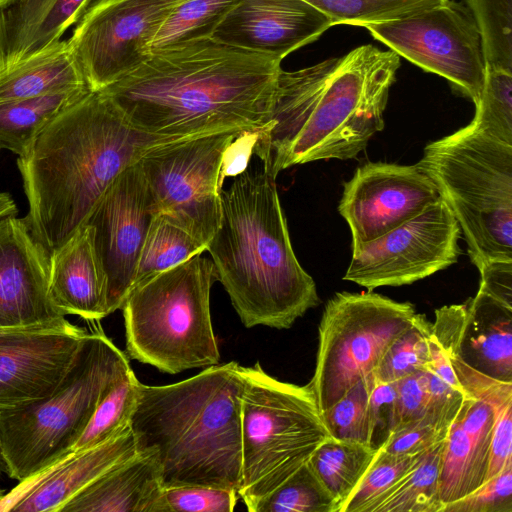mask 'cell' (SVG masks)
I'll return each instance as SVG.
<instances>
[{"mask_svg": "<svg viewBox=\"0 0 512 512\" xmlns=\"http://www.w3.org/2000/svg\"><path fill=\"white\" fill-rule=\"evenodd\" d=\"M281 61L211 38L191 40L150 50L137 69L101 91L146 133H257L271 115Z\"/></svg>", "mask_w": 512, "mask_h": 512, "instance_id": "cell-1", "label": "cell"}, {"mask_svg": "<svg viewBox=\"0 0 512 512\" xmlns=\"http://www.w3.org/2000/svg\"><path fill=\"white\" fill-rule=\"evenodd\" d=\"M179 139L136 128L102 91L56 115L17 160L29 205L23 220L47 257L85 224L124 169Z\"/></svg>", "mask_w": 512, "mask_h": 512, "instance_id": "cell-2", "label": "cell"}, {"mask_svg": "<svg viewBox=\"0 0 512 512\" xmlns=\"http://www.w3.org/2000/svg\"><path fill=\"white\" fill-rule=\"evenodd\" d=\"M400 56L372 44L280 72L269 120L252 154L273 177L294 165L356 157L384 128Z\"/></svg>", "mask_w": 512, "mask_h": 512, "instance_id": "cell-3", "label": "cell"}, {"mask_svg": "<svg viewBox=\"0 0 512 512\" xmlns=\"http://www.w3.org/2000/svg\"><path fill=\"white\" fill-rule=\"evenodd\" d=\"M275 179L262 165L236 174L220 191V224L206 248L246 328L288 329L320 302L292 248Z\"/></svg>", "mask_w": 512, "mask_h": 512, "instance_id": "cell-4", "label": "cell"}, {"mask_svg": "<svg viewBox=\"0 0 512 512\" xmlns=\"http://www.w3.org/2000/svg\"><path fill=\"white\" fill-rule=\"evenodd\" d=\"M240 366L219 363L173 384L140 383L129 426L138 452L156 458L164 487L206 485L238 491L244 385Z\"/></svg>", "mask_w": 512, "mask_h": 512, "instance_id": "cell-5", "label": "cell"}, {"mask_svg": "<svg viewBox=\"0 0 512 512\" xmlns=\"http://www.w3.org/2000/svg\"><path fill=\"white\" fill-rule=\"evenodd\" d=\"M87 322L91 330L55 390L0 416V455L11 479H29L70 454L98 404L131 368L99 321Z\"/></svg>", "mask_w": 512, "mask_h": 512, "instance_id": "cell-6", "label": "cell"}, {"mask_svg": "<svg viewBox=\"0 0 512 512\" xmlns=\"http://www.w3.org/2000/svg\"><path fill=\"white\" fill-rule=\"evenodd\" d=\"M417 165L451 210L477 268L512 260V145L470 123L427 144Z\"/></svg>", "mask_w": 512, "mask_h": 512, "instance_id": "cell-7", "label": "cell"}, {"mask_svg": "<svg viewBox=\"0 0 512 512\" xmlns=\"http://www.w3.org/2000/svg\"><path fill=\"white\" fill-rule=\"evenodd\" d=\"M214 281L212 261L200 254L134 287L121 307L128 355L170 374L219 364Z\"/></svg>", "mask_w": 512, "mask_h": 512, "instance_id": "cell-8", "label": "cell"}, {"mask_svg": "<svg viewBox=\"0 0 512 512\" xmlns=\"http://www.w3.org/2000/svg\"><path fill=\"white\" fill-rule=\"evenodd\" d=\"M241 481L248 511L304 465L329 436L309 385L282 382L260 363L240 366Z\"/></svg>", "mask_w": 512, "mask_h": 512, "instance_id": "cell-9", "label": "cell"}, {"mask_svg": "<svg viewBox=\"0 0 512 512\" xmlns=\"http://www.w3.org/2000/svg\"><path fill=\"white\" fill-rule=\"evenodd\" d=\"M420 315L409 302L371 291L336 293L323 310L315 371L308 383L320 415L376 373L389 347Z\"/></svg>", "mask_w": 512, "mask_h": 512, "instance_id": "cell-10", "label": "cell"}, {"mask_svg": "<svg viewBox=\"0 0 512 512\" xmlns=\"http://www.w3.org/2000/svg\"><path fill=\"white\" fill-rule=\"evenodd\" d=\"M241 134L179 139L153 147L138 161L159 213L206 247L220 224L225 160Z\"/></svg>", "mask_w": 512, "mask_h": 512, "instance_id": "cell-11", "label": "cell"}, {"mask_svg": "<svg viewBox=\"0 0 512 512\" xmlns=\"http://www.w3.org/2000/svg\"><path fill=\"white\" fill-rule=\"evenodd\" d=\"M365 28L400 57L444 77L474 104L478 102L486 66L479 29L463 3L445 0L410 16Z\"/></svg>", "mask_w": 512, "mask_h": 512, "instance_id": "cell-12", "label": "cell"}, {"mask_svg": "<svg viewBox=\"0 0 512 512\" xmlns=\"http://www.w3.org/2000/svg\"><path fill=\"white\" fill-rule=\"evenodd\" d=\"M182 0H96L67 40L91 91L145 62L162 22Z\"/></svg>", "mask_w": 512, "mask_h": 512, "instance_id": "cell-13", "label": "cell"}, {"mask_svg": "<svg viewBox=\"0 0 512 512\" xmlns=\"http://www.w3.org/2000/svg\"><path fill=\"white\" fill-rule=\"evenodd\" d=\"M460 227L439 197L421 213L372 241L352 245L344 280L369 291L426 278L457 262Z\"/></svg>", "mask_w": 512, "mask_h": 512, "instance_id": "cell-14", "label": "cell"}, {"mask_svg": "<svg viewBox=\"0 0 512 512\" xmlns=\"http://www.w3.org/2000/svg\"><path fill=\"white\" fill-rule=\"evenodd\" d=\"M158 213L136 162L116 177L85 222L105 281L108 315L121 309L132 289L147 232Z\"/></svg>", "mask_w": 512, "mask_h": 512, "instance_id": "cell-15", "label": "cell"}, {"mask_svg": "<svg viewBox=\"0 0 512 512\" xmlns=\"http://www.w3.org/2000/svg\"><path fill=\"white\" fill-rule=\"evenodd\" d=\"M86 334L87 330L67 318L48 326L0 330V416L51 394L71 367Z\"/></svg>", "mask_w": 512, "mask_h": 512, "instance_id": "cell-16", "label": "cell"}, {"mask_svg": "<svg viewBox=\"0 0 512 512\" xmlns=\"http://www.w3.org/2000/svg\"><path fill=\"white\" fill-rule=\"evenodd\" d=\"M440 197L417 165L368 162L344 184L338 211L352 245L366 243L412 219Z\"/></svg>", "mask_w": 512, "mask_h": 512, "instance_id": "cell-17", "label": "cell"}, {"mask_svg": "<svg viewBox=\"0 0 512 512\" xmlns=\"http://www.w3.org/2000/svg\"><path fill=\"white\" fill-rule=\"evenodd\" d=\"M49 258L23 218H0V330L62 322L48 294Z\"/></svg>", "mask_w": 512, "mask_h": 512, "instance_id": "cell-18", "label": "cell"}, {"mask_svg": "<svg viewBox=\"0 0 512 512\" xmlns=\"http://www.w3.org/2000/svg\"><path fill=\"white\" fill-rule=\"evenodd\" d=\"M332 26L328 17L303 0H238L210 38L282 60Z\"/></svg>", "mask_w": 512, "mask_h": 512, "instance_id": "cell-19", "label": "cell"}, {"mask_svg": "<svg viewBox=\"0 0 512 512\" xmlns=\"http://www.w3.org/2000/svg\"><path fill=\"white\" fill-rule=\"evenodd\" d=\"M138 452L130 426L89 449L71 452L39 474L18 482L0 501V511L60 512L77 493Z\"/></svg>", "mask_w": 512, "mask_h": 512, "instance_id": "cell-20", "label": "cell"}, {"mask_svg": "<svg viewBox=\"0 0 512 512\" xmlns=\"http://www.w3.org/2000/svg\"><path fill=\"white\" fill-rule=\"evenodd\" d=\"M96 0H15L0 9V74L61 41Z\"/></svg>", "mask_w": 512, "mask_h": 512, "instance_id": "cell-21", "label": "cell"}, {"mask_svg": "<svg viewBox=\"0 0 512 512\" xmlns=\"http://www.w3.org/2000/svg\"><path fill=\"white\" fill-rule=\"evenodd\" d=\"M493 426L494 413L485 402L470 400L460 409L449 428L441 459L439 496L443 508L486 481Z\"/></svg>", "mask_w": 512, "mask_h": 512, "instance_id": "cell-22", "label": "cell"}, {"mask_svg": "<svg viewBox=\"0 0 512 512\" xmlns=\"http://www.w3.org/2000/svg\"><path fill=\"white\" fill-rule=\"evenodd\" d=\"M48 294L64 316L76 315L86 321H99L108 316L105 281L87 224L50 256Z\"/></svg>", "mask_w": 512, "mask_h": 512, "instance_id": "cell-23", "label": "cell"}, {"mask_svg": "<svg viewBox=\"0 0 512 512\" xmlns=\"http://www.w3.org/2000/svg\"><path fill=\"white\" fill-rule=\"evenodd\" d=\"M163 489L156 458L137 452L73 496L60 512H165Z\"/></svg>", "mask_w": 512, "mask_h": 512, "instance_id": "cell-24", "label": "cell"}, {"mask_svg": "<svg viewBox=\"0 0 512 512\" xmlns=\"http://www.w3.org/2000/svg\"><path fill=\"white\" fill-rule=\"evenodd\" d=\"M466 304L458 355L474 369L512 382V308L480 290Z\"/></svg>", "mask_w": 512, "mask_h": 512, "instance_id": "cell-25", "label": "cell"}, {"mask_svg": "<svg viewBox=\"0 0 512 512\" xmlns=\"http://www.w3.org/2000/svg\"><path fill=\"white\" fill-rule=\"evenodd\" d=\"M84 86L88 87L68 41L61 40L0 74V100L32 98Z\"/></svg>", "mask_w": 512, "mask_h": 512, "instance_id": "cell-26", "label": "cell"}, {"mask_svg": "<svg viewBox=\"0 0 512 512\" xmlns=\"http://www.w3.org/2000/svg\"><path fill=\"white\" fill-rule=\"evenodd\" d=\"M89 92L84 86L38 97L0 100V149L24 156L56 115Z\"/></svg>", "mask_w": 512, "mask_h": 512, "instance_id": "cell-27", "label": "cell"}, {"mask_svg": "<svg viewBox=\"0 0 512 512\" xmlns=\"http://www.w3.org/2000/svg\"><path fill=\"white\" fill-rule=\"evenodd\" d=\"M449 359L465 393L486 402L494 412L487 481L512 460V382L474 369L459 355L450 356Z\"/></svg>", "mask_w": 512, "mask_h": 512, "instance_id": "cell-28", "label": "cell"}, {"mask_svg": "<svg viewBox=\"0 0 512 512\" xmlns=\"http://www.w3.org/2000/svg\"><path fill=\"white\" fill-rule=\"evenodd\" d=\"M377 449L358 442L328 437L312 453L308 464L338 506L356 489Z\"/></svg>", "mask_w": 512, "mask_h": 512, "instance_id": "cell-29", "label": "cell"}, {"mask_svg": "<svg viewBox=\"0 0 512 512\" xmlns=\"http://www.w3.org/2000/svg\"><path fill=\"white\" fill-rule=\"evenodd\" d=\"M445 440L419 454L371 512H442L439 473Z\"/></svg>", "mask_w": 512, "mask_h": 512, "instance_id": "cell-30", "label": "cell"}, {"mask_svg": "<svg viewBox=\"0 0 512 512\" xmlns=\"http://www.w3.org/2000/svg\"><path fill=\"white\" fill-rule=\"evenodd\" d=\"M206 246L165 215L158 213L147 232L132 289L206 251ZM131 289V290H132Z\"/></svg>", "mask_w": 512, "mask_h": 512, "instance_id": "cell-31", "label": "cell"}, {"mask_svg": "<svg viewBox=\"0 0 512 512\" xmlns=\"http://www.w3.org/2000/svg\"><path fill=\"white\" fill-rule=\"evenodd\" d=\"M140 382L128 369L98 404L71 452L98 446L129 427L139 396Z\"/></svg>", "mask_w": 512, "mask_h": 512, "instance_id": "cell-32", "label": "cell"}, {"mask_svg": "<svg viewBox=\"0 0 512 512\" xmlns=\"http://www.w3.org/2000/svg\"><path fill=\"white\" fill-rule=\"evenodd\" d=\"M238 0H182L155 34L150 50L210 38L216 26Z\"/></svg>", "mask_w": 512, "mask_h": 512, "instance_id": "cell-33", "label": "cell"}, {"mask_svg": "<svg viewBox=\"0 0 512 512\" xmlns=\"http://www.w3.org/2000/svg\"><path fill=\"white\" fill-rule=\"evenodd\" d=\"M249 511L338 512V506L307 461Z\"/></svg>", "mask_w": 512, "mask_h": 512, "instance_id": "cell-34", "label": "cell"}, {"mask_svg": "<svg viewBox=\"0 0 512 512\" xmlns=\"http://www.w3.org/2000/svg\"><path fill=\"white\" fill-rule=\"evenodd\" d=\"M326 17L333 25L366 27L410 16L434 7L445 0H303Z\"/></svg>", "mask_w": 512, "mask_h": 512, "instance_id": "cell-35", "label": "cell"}, {"mask_svg": "<svg viewBox=\"0 0 512 512\" xmlns=\"http://www.w3.org/2000/svg\"><path fill=\"white\" fill-rule=\"evenodd\" d=\"M481 36L485 66L512 72V0H465Z\"/></svg>", "mask_w": 512, "mask_h": 512, "instance_id": "cell-36", "label": "cell"}, {"mask_svg": "<svg viewBox=\"0 0 512 512\" xmlns=\"http://www.w3.org/2000/svg\"><path fill=\"white\" fill-rule=\"evenodd\" d=\"M470 122L482 133L512 145V72L486 67L484 86Z\"/></svg>", "mask_w": 512, "mask_h": 512, "instance_id": "cell-37", "label": "cell"}, {"mask_svg": "<svg viewBox=\"0 0 512 512\" xmlns=\"http://www.w3.org/2000/svg\"><path fill=\"white\" fill-rule=\"evenodd\" d=\"M376 379L374 373L357 382L321 415L330 437L374 447L368 416V398Z\"/></svg>", "mask_w": 512, "mask_h": 512, "instance_id": "cell-38", "label": "cell"}, {"mask_svg": "<svg viewBox=\"0 0 512 512\" xmlns=\"http://www.w3.org/2000/svg\"><path fill=\"white\" fill-rule=\"evenodd\" d=\"M418 456V455H417ZM417 456H403L380 448L340 512H371L373 506L403 477Z\"/></svg>", "mask_w": 512, "mask_h": 512, "instance_id": "cell-39", "label": "cell"}, {"mask_svg": "<svg viewBox=\"0 0 512 512\" xmlns=\"http://www.w3.org/2000/svg\"><path fill=\"white\" fill-rule=\"evenodd\" d=\"M430 326L426 316L421 314L417 322L389 347L376 371L378 381L394 383L428 369Z\"/></svg>", "mask_w": 512, "mask_h": 512, "instance_id": "cell-40", "label": "cell"}, {"mask_svg": "<svg viewBox=\"0 0 512 512\" xmlns=\"http://www.w3.org/2000/svg\"><path fill=\"white\" fill-rule=\"evenodd\" d=\"M238 498L237 490L215 486L179 485L163 489L165 512H232Z\"/></svg>", "mask_w": 512, "mask_h": 512, "instance_id": "cell-41", "label": "cell"}, {"mask_svg": "<svg viewBox=\"0 0 512 512\" xmlns=\"http://www.w3.org/2000/svg\"><path fill=\"white\" fill-rule=\"evenodd\" d=\"M442 512H512V460L475 491L444 506Z\"/></svg>", "mask_w": 512, "mask_h": 512, "instance_id": "cell-42", "label": "cell"}, {"mask_svg": "<svg viewBox=\"0 0 512 512\" xmlns=\"http://www.w3.org/2000/svg\"><path fill=\"white\" fill-rule=\"evenodd\" d=\"M448 432L424 415L394 428L379 448L392 454L417 456L444 441Z\"/></svg>", "mask_w": 512, "mask_h": 512, "instance_id": "cell-43", "label": "cell"}, {"mask_svg": "<svg viewBox=\"0 0 512 512\" xmlns=\"http://www.w3.org/2000/svg\"><path fill=\"white\" fill-rule=\"evenodd\" d=\"M395 386L392 430L425 415L428 404V371L426 369L414 372L395 382Z\"/></svg>", "mask_w": 512, "mask_h": 512, "instance_id": "cell-44", "label": "cell"}, {"mask_svg": "<svg viewBox=\"0 0 512 512\" xmlns=\"http://www.w3.org/2000/svg\"><path fill=\"white\" fill-rule=\"evenodd\" d=\"M396 386L376 379L368 398V416L373 446L378 449L393 428Z\"/></svg>", "mask_w": 512, "mask_h": 512, "instance_id": "cell-45", "label": "cell"}, {"mask_svg": "<svg viewBox=\"0 0 512 512\" xmlns=\"http://www.w3.org/2000/svg\"><path fill=\"white\" fill-rule=\"evenodd\" d=\"M466 318V303L443 306L435 310L430 337L449 357L459 354Z\"/></svg>", "mask_w": 512, "mask_h": 512, "instance_id": "cell-46", "label": "cell"}, {"mask_svg": "<svg viewBox=\"0 0 512 512\" xmlns=\"http://www.w3.org/2000/svg\"><path fill=\"white\" fill-rule=\"evenodd\" d=\"M478 269L479 290L512 308V260H490Z\"/></svg>", "mask_w": 512, "mask_h": 512, "instance_id": "cell-47", "label": "cell"}, {"mask_svg": "<svg viewBox=\"0 0 512 512\" xmlns=\"http://www.w3.org/2000/svg\"><path fill=\"white\" fill-rule=\"evenodd\" d=\"M17 213L18 209L11 195L0 191V218L17 215Z\"/></svg>", "mask_w": 512, "mask_h": 512, "instance_id": "cell-48", "label": "cell"}, {"mask_svg": "<svg viewBox=\"0 0 512 512\" xmlns=\"http://www.w3.org/2000/svg\"><path fill=\"white\" fill-rule=\"evenodd\" d=\"M14 1L15 0H0V9L10 5Z\"/></svg>", "mask_w": 512, "mask_h": 512, "instance_id": "cell-49", "label": "cell"}, {"mask_svg": "<svg viewBox=\"0 0 512 512\" xmlns=\"http://www.w3.org/2000/svg\"><path fill=\"white\" fill-rule=\"evenodd\" d=\"M5 492L0 488V501L4 498Z\"/></svg>", "mask_w": 512, "mask_h": 512, "instance_id": "cell-50", "label": "cell"}]
</instances>
